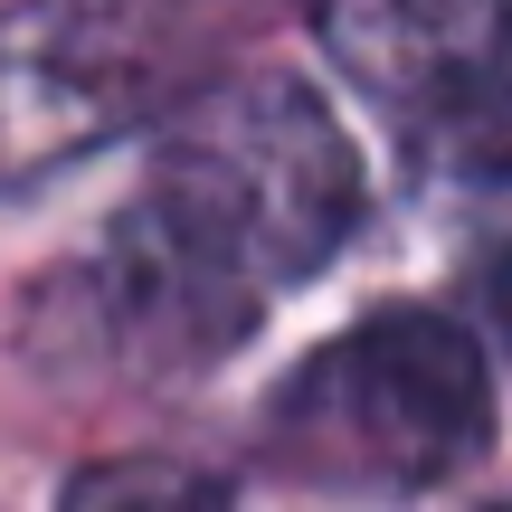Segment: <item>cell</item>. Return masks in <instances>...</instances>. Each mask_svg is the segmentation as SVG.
<instances>
[{
    "label": "cell",
    "mask_w": 512,
    "mask_h": 512,
    "mask_svg": "<svg viewBox=\"0 0 512 512\" xmlns=\"http://www.w3.org/2000/svg\"><path fill=\"white\" fill-rule=\"evenodd\" d=\"M361 228V152L294 76H228L152 143V181L95 238L86 285L143 370L238 351L256 313L332 266Z\"/></svg>",
    "instance_id": "6da1fadb"
},
{
    "label": "cell",
    "mask_w": 512,
    "mask_h": 512,
    "mask_svg": "<svg viewBox=\"0 0 512 512\" xmlns=\"http://www.w3.org/2000/svg\"><path fill=\"white\" fill-rule=\"evenodd\" d=\"M266 456L332 503H408L494 446L484 342L437 304H380L266 389Z\"/></svg>",
    "instance_id": "7a4b0ae2"
},
{
    "label": "cell",
    "mask_w": 512,
    "mask_h": 512,
    "mask_svg": "<svg viewBox=\"0 0 512 512\" xmlns=\"http://www.w3.org/2000/svg\"><path fill=\"white\" fill-rule=\"evenodd\" d=\"M190 67V0H19L0 10V190L133 133Z\"/></svg>",
    "instance_id": "3957f363"
},
{
    "label": "cell",
    "mask_w": 512,
    "mask_h": 512,
    "mask_svg": "<svg viewBox=\"0 0 512 512\" xmlns=\"http://www.w3.org/2000/svg\"><path fill=\"white\" fill-rule=\"evenodd\" d=\"M323 48L351 86L399 114H446L494 95L503 0H313Z\"/></svg>",
    "instance_id": "277c9868"
},
{
    "label": "cell",
    "mask_w": 512,
    "mask_h": 512,
    "mask_svg": "<svg viewBox=\"0 0 512 512\" xmlns=\"http://www.w3.org/2000/svg\"><path fill=\"white\" fill-rule=\"evenodd\" d=\"M57 512H238V494H228V475L181 456H114V465H86L57 494Z\"/></svg>",
    "instance_id": "5b68a950"
}]
</instances>
